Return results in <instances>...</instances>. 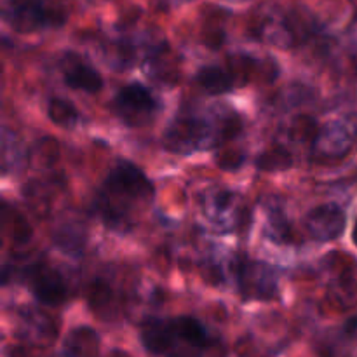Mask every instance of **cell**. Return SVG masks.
Instances as JSON below:
<instances>
[{"instance_id":"obj_7","label":"cell","mask_w":357,"mask_h":357,"mask_svg":"<svg viewBox=\"0 0 357 357\" xmlns=\"http://www.w3.org/2000/svg\"><path fill=\"white\" fill-rule=\"evenodd\" d=\"M35 298L45 305H59L66 298V284L59 272L49 267H37L30 275Z\"/></svg>"},{"instance_id":"obj_5","label":"cell","mask_w":357,"mask_h":357,"mask_svg":"<svg viewBox=\"0 0 357 357\" xmlns=\"http://www.w3.org/2000/svg\"><path fill=\"white\" fill-rule=\"evenodd\" d=\"M237 281L244 296L257 300H268L275 296L274 272L258 261H241L237 271Z\"/></svg>"},{"instance_id":"obj_13","label":"cell","mask_w":357,"mask_h":357,"mask_svg":"<svg viewBox=\"0 0 357 357\" xmlns=\"http://www.w3.org/2000/svg\"><path fill=\"white\" fill-rule=\"evenodd\" d=\"M2 230L13 244H24L31 237V227L28 225L23 215L7 204L2 206Z\"/></svg>"},{"instance_id":"obj_4","label":"cell","mask_w":357,"mask_h":357,"mask_svg":"<svg viewBox=\"0 0 357 357\" xmlns=\"http://www.w3.org/2000/svg\"><path fill=\"white\" fill-rule=\"evenodd\" d=\"M305 229L312 239L328 243L335 241L345 230V213L337 204H321L305 216Z\"/></svg>"},{"instance_id":"obj_1","label":"cell","mask_w":357,"mask_h":357,"mask_svg":"<svg viewBox=\"0 0 357 357\" xmlns=\"http://www.w3.org/2000/svg\"><path fill=\"white\" fill-rule=\"evenodd\" d=\"M155 188L139 167L121 160L98 190L96 208L110 229L128 230L152 204Z\"/></svg>"},{"instance_id":"obj_17","label":"cell","mask_w":357,"mask_h":357,"mask_svg":"<svg viewBox=\"0 0 357 357\" xmlns=\"http://www.w3.org/2000/svg\"><path fill=\"white\" fill-rule=\"evenodd\" d=\"M59 157V145L52 138H42L40 142L35 143L30 152V160L37 167H49L56 164Z\"/></svg>"},{"instance_id":"obj_19","label":"cell","mask_w":357,"mask_h":357,"mask_svg":"<svg viewBox=\"0 0 357 357\" xmlns=\"http://www.w3.org/2000/svg\"><path fill=\"white\" fill-rule=\"evenodd\" d=\"M258 68H260V63L248 58V56H236V58L230 59V75H232L234 82L239 84V86L251 80V77L258 72Z\"/></svg>"},{"instance_id":"obj_24","label":"cell","mask_w":357,"mask_h":357,"mask_svg":"<svg viewBox=\"0 0 357 357\" xmlns=\"http://www.w3.org/2000/svg\"><path fill=\"white\" fill-rule=\"evenodd\" d=\"M181 2H190V0H181Z\"/></svg>"},{"instance_id":"obj_2","label":"cell","mask_w":357,"mask_h":357,"mask_svg":"<svg viewBox=\"0 0 357 357\" xmlns=\"http://www.w3.org/2000/svg\"><path fill=\"white\" fill-rule=\"evenodd\" d=\"M157 103L150 91L139 84H131L119 91L114 100V114L131 128L146 126L155 117Z\"/></svg>"},{"instance_id":"obj_3","label":"cell","mask_w":357,"mask_h":357,"mask_svg":"<svg viewBox=\"0 0 357 357\" xmlns=\"http://www.w3.org/2000/svg\"><path fill=\"white\" fill-rule=\"evenodd\" d=\"M6 20L17 33H31L44 26L45 23L56 21V17L42 0H9Z\"/></svg>"},{"instance_id":"obj_8","label":"cell","mask_w":357,"mask_h":357,"mask_svg":"<svg viewBox=\"0 0 357 357\" xmlns=\"http://www.w3.org/2000/svg\"><path fill=\"white\" fill-rule=\"evenodd\" d=\"M142 342L152 354H173L178 352L176 335L173 323L169 321H153L146 324L142 331Z\"/></svg>"},{"instance_id":"obj_10","label":"cell","mask_w":357,"mask_h":357,"mask_svg":"<svg viewBox=\"0 0 357 357\" xmlns=\"http://www.w3.org/2000/svg\"><path fill=\"white\" fill-rule=\"evenodd\" d=\"M171 323H173L174 335H176L178 347H188L190 351H197L209 344L208 333L194 317H176V319H171Z\"/></svg>"},{"instance_id":"obj_6","label":"cell","mask_w":357,"mask_h":357,"mask_svg":"<svg viewBox=\"0 0 357 357\" xmlns=\"http://www.w3.org/2000/svg\"><path fill=\"white\" fill-rule=\"evenodd\" d=\"M208 126L197 119H176L164 135V145L173 153H190L201 146Z\"/></svg>"},{"instance_id":"obj_9","label":"cell","mask_w":357,"mask_h":357,"mask_svg":"<svg viewBox=\"0 0 357 357\" xmlns=\"http://www.w3.org/2000/svg\"><path fill=\"white\" fill-rule=\"evenodd\" d=\"M65 84L70 89L84 91V93L94 94L103 87V79L94 68L86 63H68L65 65Z\"/></svg>"},{"instance_id":"obj_18","label":"cell","mask_w":357,"mask_h":357,"mask_svg":"<svg viewBox=\"0 0 357 357\" xmlns=\"http://www.w3.org/2000/svg\"><path fill=\"white\" fill-rule=\"evenodd\" d=\"M330 295L340 309H352L357 305V282L352 278H340L330 289Z\"/></svg>"},{"instance_id":"obj_16","label":"cell","mask_w":357,"mask_h":357,"mask_svg":"<svg viewBox=\"0 0 357 357\" xmlns=\"http://www.w3.org/2000/svg\"><path fill=\"white\" fill-rule=\"evenodd\" d=\"M257 166L261 171H271V173L272 171H284L293 166V157L282 146H272L258 157Z\"/></svg>"},{"instance_id":"obj_22","label":"cell","mask_w":357,"mask_h":357,"mask_svg":"<svg viewBox=\"0 0 357 357\" xmlns=\"http://www.w3.org/2000/svg\"><path fill=\"white\" fill-rule=\"evenodd\" d=\"M241 129H243V121L239 119V115H230V117H227L225 121H223L220 136H222L223 142H227V139L236 138L241 132Z\"/></svg>"},{"instance_id":"obj_21","label":"cell","mask_w":357,"mask_h":357,"mask_svg":"<svg viewBox=\"0 0 357 357\" xmlns=\"http://www.w3.org/2000/svg\"><path fill=\"white\" fill-rule=\"evenodd\" d=\"M244 153L237 149H222L216 153V164L225 171H236L243 166Z\"/></svg>"},{"instance_id":"obj_20","label":"cell","mask_w":357,"mask_h":357,"mask_svg":"<svg viewBox=\"0 0 357 357\" xmlns=\"http://www.w3.org/2000/svg\"><path fill=\"white\" fill-rule=\"evenodd\" d=\"M317 124L312 117L307 115H298L293 119L291 129H289V138L295 142H314L317 138Z\"/></svg>"},{"instance_id":"obj_11","label":"cell","mask_w":357,"mask_h":357,"mask_svg":"<svg viewBox=\"0 0 357 357\" xmlns=\"http://www.w3.org/2000/svg\"><path fill=\"white\" fill-rule=\"evenodd\" d=\"M197 82L206 93L209 94H225L230 93L236 86L230 72H225L220 66H204L199 70L197 73Z\"/></svg>"},{"instance_id":"obj_23","label":"cell","mask_w":357,"mask_h":357,"mask_svg":"<svg viewBox=\"0 0 357 357\" xmlns=\"http://www.w3.org/2000/svg\"><path fill=\"white\" fill-rule=\"evenodd\" d=\"M352 241H354V244L357 246V223H356V227H354V232H352Z\"/></svg>"},{"instance_id":"obj_14","label":"cell","mask_w":357,"mask_h":357,"mask_svg":"<svg viewBox=\"0 0 357 357\" xmlns=\"http://www.w3.org/2000/svg\"><path fill=\"white\" fill-rule=\"evenodd\" d=\"M87 303H89L91 310L94 314H100V317H105L103 314L110 312L112 302H114V293L112 288L103 281H94L91 282L87 288Z\"/></svg>"},{"instance_id":"obj_15","label":"cell","mask_w":357,"mask_h":357,"mask_svg":"<svg viewBox=\"0 0 357 357\" xmlns=\"http://www.w3.org/2000/svg\"><path fill=\"white\" fill-rule=\"evenodd\" d=\"M47 115L51 119V122H54L56 126L65 129L73 128L79 122V112H77V108L70 101L59 100V98L49 101Z\"/></svg>"},{"instance_id":"obj_12","label":"cell","mask_w":357,"mask_h":357,"mask_svg":"<svg viewBox=\"0 0 357 357\" xmlns=\"http://www.w3.org/2000/svg\"><path fill=\"white\" fill-rule=\"evenodd\" d=\"M65 349L73 356H96L100 352V337L91 328H75L66 338Z\"/></svg>"}]
</instances>
